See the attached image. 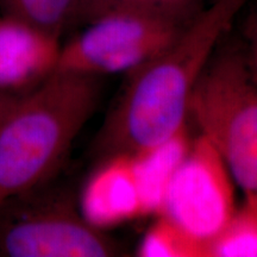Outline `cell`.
<instances>
[{"mask_svg": "<svg viewBox=\"0 0 257 257\" xmlns=\"http://www.w3.org/2000/svg\"><path fill=\"white\" fill-rule=\"evenodd\" d=\"M250 0H210L179 37L127 82L95 136L96 161L134 154L187 125L192 93L214 51Z\"/></svg>", "mask_w": 257, "mask_h": 257, "instance_id": "6da1fadb", "label": "cell"}, {"mask_svg": "<svg viewBox=\"0 0 257 257\" xmlns=\"http://www.w3.org/2000/svg\"><path fill=\"white\" fill-rule=\"evenodd\" d=\"M98 76L56 70L0 125V201L49 184L101 98Z\"/></svg>", "mask_w": 257, "mask_h": 257, "instance_id": "7a4b0ae2", "label": "cell"}, {"mask_svg": "<svg viewBox=\"0 0 257 257\" xmlns=\"http://www.w3.org/2000/svg\"><path fill=\"white\" fill-rule=\"evenodd\" d=\"M188 119L217 150L244 194L257 192V78L230 34L192 93Z\"/></svg>", "mask_w": 257, "mask_h": 257, "instance_id": "3957f363", "label": "cell"}, {"mask_svg": "<svg viewBox=\"0 0 257 257\" xmlns=\"http://www.w3.org/2000/svg\"><path fill=\"white\" fill-rule=\"evenodd\" d=\"M50 184L0 201V257H108L119 246Z\"/></svg>", "mask_w": 257, "mask_h": 257, "instance_id": "277c9868", "label": "cell"}, {"mask_svg": "<svg viewBox=\"0 0 257 257\" xmlns=\"http://www.w3.org/2000/svg\"><path fill=\"white\" fill-rule=\"evenodd\" d=\"M192 19L147 9L110 11L62 41L56 70L130 75L165 51Z\"/></svg>", "mask_w": 257, "mask_h": 257, "instance_id": "5b68a950", "label": "cell"}, {"mask_svg": "<svg viewBox=\"0 0 257 257\" xmlns=\"http://www.w3.org/2000/svg\"><path fill=\"white\" fill-rule=\"evenodd\" d=\"M234 180L219 154L199 135L175 173L162 213L207 249L236 211Z\"/></svg>", "mask_w": 257, "mask_h": 257, "instance_id": "8992f818", "label": "cell"}, {"mask_svg": "<svg viewBox=\"0 0 257 257\" xmlns=\"http://www.w3.org/2000/svg\"><path fill=\"white\" fill-rule=\"evenodd\" d=\"M62 41L0 15V91L23 96L57 69Z\"/></svg>", "mask_w": 257, "mask_h": 257, "instance_id": "52a82bcc", "label": "cell"}, {"mask_svg": "<svg viewBox=\"0 0 257 257\" xmlns=\"http://www.w3.org/2000/svg\"><path fill=\"white\" fill-rule=\"evenodd\" d=\"M81 194L79 208L89 224L105 230L144 217L142 198L130 154L96 161Z\"/></svg>", "mask_w": 257, "mask_h": 257, "instance_id": "ba28073f", "label": "cell"}, {"mask_svg": "<svg viewBox=\"0 0 257 257\" xmlns=\"http://www.w3.org/2000/svg\"><path fill=\"white\" fill-rule=\"evenodd\" d=\"M193 138L187 125L156 146L130 154L146 216H160L169 185L187 155Z\"/></svg>", "mask_w": 257, "mask_h": 257, "instance_id": "9c48e42d", "label": "cell"}, {"mask_svg": "<svg viewBox=\"0 0 257 257\" xmlns=\"http://www.w3.org/2000/svg\"><path fill=\"white\" fill-rule=\"evenodd\" d=\"M82 0H0V15L62 41L80 27Z\"/></svg>", "mask_w": 257, "mask_h": 257, "instance_id": "30bf717a", "label": "cell"}, {"mask_svg": "<svg viewBox=\"0 0 257 257\" xmlns=\"http://www.w3.org/2000/svg\"><path fill=\"white\" fill-rule=\"evenodd\" d=\"M206 257H257V192L244 194L242 205L208 243Z\"/></svg>", "mask_w": 257, "mask_h": 257, "instance_id": "8fae6325", "label": "cell"}, {"mask_svg": "<svg viewBox=\"0 0 257 257\" xmlns=\"http://www.w3.org/2000/svg\"><path fill=\"white\" fill-rule=\"evenodd\" d=\"M142 257H206L201 243L185 233L165 216L157 219L148 229L137 248Z\"/></svg>", "mask_w": 257, "mask_h": 257, "instance_id": "7c38bea8", "label": "cell"}, {"mask_svg": "<svg viewBox=\"0 0 257 257\" xmlns=\"http://www.w3.org/2000/svg\"><path fill=\"white\" fill-rule=\"evenodd\" d=\"M210 0H82L79 28L99 16L119 9L154 10L191 19Z\"/></svg>", "mask_w": 257, "mask_h": 257, "instance_id": "4fadbf2b", "label": "cell"}, {"mask_svg": "<svg viewBox=\"0 0 257 257\" xmlns=\"http://www.w3.org/2000/svg\"><path fill=\"white\" fill-rule=\"evenodd\" d=\"M251 2L252 5L246 17L242 42L246 59L257 78V0Z\"/></svg>", "mask_w": 257, "mask_h": 257, "instance_id": "5bb4252c", "label": "cell"}, {"mask_svg": "<svg viewBox=\"0 0 257 257\" xmlns=\"http://www.w3.org/2000/svg\"><path fill=\"white\" fill-rule=\"evenodd\" d=\"M19 98L21 96L12 95L0 91V125H2L3 120L5 119V117L11 111V108L14 107V105L18 101Z\"/></svg>", "mask_w": 257, "mask_h": 257, "instance_id": "9a60e30c", "label": "cell"}]
</instances>
